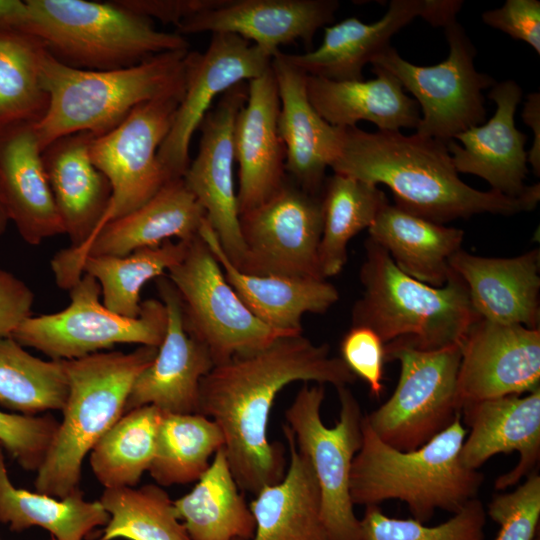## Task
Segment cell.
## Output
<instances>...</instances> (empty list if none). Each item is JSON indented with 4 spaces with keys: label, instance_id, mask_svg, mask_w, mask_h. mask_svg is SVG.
Returning a JSON list of instances; mask_svg holds the SVG:
<instances>
[{
    "label": "cell",
    "instance_id": "8992f818",
    "mask_svg": "<svg viewBox=\"0 0 540 540\" xmlns=\"http://www.w3.org/2000/svg\"><path fill=\"white\" fill-rule=\"evenodd\" d=\"M157 350L140 346L129 353L97 352L63 360L68 396L63 420L37 470L36 492L65 498L79 490L84 458L122 417L135 379Z\"/></svg>",
    "mask_w": 540,
    "mask_h": 540
},
{
    "label": "cell",
    "instance_id": "8fae6325",
    "mask_svg": "<svg viewBox=\"0 0 540 540\" xmlns=\"http://www.w3.org/2000/svg\"><path fill=\"white\" fill-rule=\"evenodd\" d=\"M167 277L179 296L186 331L208 349L214 365L295 335L266 325L246 307L200 234Z\"/></svg>",
    "mask_w": 540,
    "mask_h": 540
},
{
    "label": "cell",
    "instance_id": "44dd1931",
    "mask_svg": "<svg viewBox=\"0 0 540 540\" xmlns=\"http://www.w3.org/2000/svg\"><path fill=\"white\" fill-rule=\"evenodd\" d=\"M461 414L469 428L459 455L466 468L478 470L491 457L516 451L518 463L495 480L496 490L514 486L534 471L540 458V388L524 397L468 403Z\"/></svg>",
    "mask_w": 540,
    "mask_h": 540
},
{
    "label": "cell",
    "instance_id": "603a6c76",
    "mask_svg": "<svg viewBox=\"0 0 540 540\" xmlns=\"http://www.w3.org/2000/svg\"><path fill=\"white\" fill-rule=\"evenodd\" d=\"M488 98L496 111L484 125L455 135L447 143L457 172L483 178L491 190L510 197L523 195L529 186L527 137L515 126V112L522 100V89L514 80L495 83Z\"/></svg>",
    "mask_w": 540,
    "mask_h": 540
},
{
    "label": "cell",
    "instance_id": "f6af8a7d",
    "mask_svg": "<svg viewBox=\"0 0 540 540\" xmlns=\"http://www.w3.org/2000/svg\"><path fill=\"white\" fill-rule=\"evenodd\" d=\"M341 359L350 371L364 380L370 393L379 397L383 390L385 345L380 337L365 326H352L341 344Z\"/></svg>",
    "mask_w": 540,
    "mask_h": 540
},
{
    "label": "cell",
    "instance_id": "5b68a950",
    "mask_svg": "<svg viewBox=\"0 0 540 540\" xmlns=\"http://www.w3.org/2000/svg\"><path fill=\"white\" fill-rule=\"evenodd\" d=\"M364 247L363 293L352 308V326L372 329L384 345L423 351L461 345L480 319L464 281L452 270L445 285L430 286L401 271L369 237Z\"/></svg>",
    "mask_w": 540,
    "mask_h": 540
},
{
    "label": "cell",
    "instance_id": "4dcf8cb0",
    "mask_svg": "<svg viewBox=\"0 0 540 540\" xmlns=\"http://www.w3.org/2000/svg\"><path fill=\"white\" fill-rule=\"evenodd\" d=\"M289 466L281 481L262 488L249 504L255 520L251 540H328L321 518V494L309 459L297 449L284 424Z\"/></svg>",
    "mask_w": 540,
    "mask_h": 540
},
{
    "label": "cell",
    "instance_id": "60d3db41",
    "mask_svg": "<svg viewBox=\"0 0 540 540\" xmlns=\"http://www.w3.org/2000/svg\"><path fill=\"white\" fill-rule=\"evenodd\" d=\"M99 501L109 520L97 540H191L173 501L158 485L105 488Z\"/></svg>",
    "mask_w": 540,
    "mask_h": 540
},
{
    "label": "cell",
    "instance_id": "e575fe53",
    "mask_svg": "<svg viewBox=\"0 0 540 540\" xmlns=\"http://www.w3.org/2000/svg\"><path fill=\"white\" fill-rule=\"evenodd\" d=\"M320 198L323 226L318 261L326 279L343 270L349 241L372 225L388 199L376 184L338 173L326 177Z\"/></svg>",
    "mask_w": 540,
    "mask_h": 540
},
{
    "label": "cell",
    "instance_id": "ba28073f",
    "mask_svg": "<svg viewBox=\"0 0 540 540\" xmlns=\"http://www.w3.org/2000/svg\"><path fill=\"white\" fill-rule=\"evenodd\" d=\"M340 412L335 426L321 419L325 389L304 383L285 411L297 449L310 461L321 494V518L328 540H363L349 482L352 461L362 444L363 414L348 387L337 389Z\"/></svg>",
    "mask_w": 540,
    "mask_h": 540
},
{
    "label": "cell",
    "instance_id": "74e56055",
    "mask_svg": "<svg viewBox=\"0 0 540 540\" xmlns=\"http://www.w3.org/2000/svg\"><path fill=\"white\" fill-rule=\"evenodd\" d=\"M162 411L146 405L125 414L90 451V466L105 488L135 487L154 459Z\"/></svg>",
    "mask_w": 540,
    "mask_h": 540
},
{
    "label": "cell",
    "instance_id": "4316f807",
    "mask_svg": "<svg viewBox=\"0 0 540 540\" xmlns=\"http://www.w3.org/2000/svg\"><path fill=\"white\" fill-rule=\"evenodd\" d=\"M95 137L86 131L69 134L42 151L56 207L72 247L83 245L96 233L111 199L110 183L91 159Z\"/></svg>",
    "mask_w": 540,
    "mask_h": 540
},
{
    "label": "cell",
    "instance_id": "7bdbcfd3",
    "mask_svg": "<svg viewBox=\"0 0 540 540\" xmlns=\"http://www.w3.org/2000/svg\"><path fill=\"white\" fill-rule=\"evenodd\" d=\"M59 422L50 415L29 416L0 411V445L27 471L43 463Z\"/></svg>",
    "mask_w": 540,
    "mask_h": 540
},
{
    "label": "cell",
    "instance_id": "52a82bcc",
    "mask_svg": "<svg viewBox=\"0 0 540 540\" xmlns=\"http://www.w3.org/2000/svg\"><path fill=\"white\" fill-rule=\"evenodd\" d=\"M27 32L39 37L60 63L82 70H114L139 64L157 54L189 50L176 32L155 28L153 21L116 0H27Z\"/></svg>",
    "mask_w": 540,
    "mask_h": 540
},
{
    "label": "cell",
    "instance_id": "ee69618b",
    "mask_svg": "<svg viewBox=\"0 0 540 540\" xmlns=\"http://www.w3.org/2000/svg\"><path fill=\"white\" fill-rule=\"evenodd\" d=\"M487 514L499 524L495 540H533L540 517V476L535 470L513 491L495 495Z\"/></svg>",
    "mask_w": 540,
    "mask_h": 540
},
{
    "label": "cell",
    "instance_id": "cb8c5ba5",
    "mask_svg": "<svg viewBox=\"0 0 540 540\" xmlns=\"http://www.w3.org/2000/svg\"><path fill=\"white\" fill-rule=\"evenodd\" d=\"M280 110L278 132L285 146V171L309 194L320 196L326 169L338 154L341 127L326 122L309 101L307 75L283 52L272 57Z\"/></svg>",
    "mask_w": 540,
    "mask_h": 540
},
{
    "label": "cell",
    "instance_id": "c3c4849f",
    "mask_svg": "<svg viewBox=\"0 0 540 540\" xmlns=\"http://www.w3.org/2000/svg\"><path fill=\"white\" fill-rule=\"evenodd\" d=\"M126 9L175 27L184 19L215 7L223 0H116Z\"/></svg>",
    "mask_w": 540,
    "mask_h": 540
},
{
    "label": "cell",
    "instance_id": "9c48e42d",
    "mask_svg": "<svg viewBox=\"0 0 540 540\" xmlns=\"http://www.w3.org/2000/svg\"><path fill=\"white\" fill-rule=\"evenodd\" d=\"M70 304L63 310L26 318L11 337L53 360H71L116 344L159 347L167 329V309L161 300L142 301L140 315L129 318L100 302L101 288L89 274L68 289Z\"/></svg>",
    "mask_w": 540,
    "mask_h": 540
},
{
    "label": "cell",
    "instance_id": "816d5d0a",
    "mask_svg": "<svg viewBox=\"0 0 540 540\" xmlns=\"http://www.w3.org/2000/svg\"><path fill=\"white\" fill-rule=\"evenodd\" d=\"M463 2L458 0H427V8L422 18L434 27H445L456 20Z\"/></svg>",
    "mask_w": 540,
    "mask_h": 540
},
{
    "label": "cell",
    "instance_id": "484cf974",
    "mask_svg": "<svg viewBox=\"0 0 540 540\" xmlns=\"http://www.w3.org/2000/svg\"><path fill=\"white\" fill-rule=\"evenodd\" d=\"M449 265L466 284L480 318L540 328L538 248L513 258L481 257L460 249Z\"/></svg>",
    "mask_w": 540,
    "mask_h": 540
},
{
    "label": "cell",
    "instance_id": "9a60e30c",
    "mask_svg": "<svg viewBox=\"0 0 540 540\" xmlns=\"http://www.w3.org/2000/svg\"><path fill=\"white\" fill-rule=\"evenodd\" d=\"M271 61L272 57L258 46L230 33L212 34L204 52L188 51L184 94L157 154L169 180L182 178L186 172L192 136L214 100L232 86L263 75Z\"/></svg>",
    "mask_w": 540,
    "mask_h": 540
},
{
    "label": "cell",
    "instance_id": "bcb514c9",
    "mask_svg": "<svg viewBox=\"0 0 540 540\" xmlns=\"http://www.w3.org/2000/svg\"><path fill=\"white\" fill-rule=\"evenodd\" d=\"M487 25L529 44L540 54V1L507 0L501 8L482 13Z\"/></svg>",
    "mask_w": 540,
    "mask_h": 540
},
{
    "label": "cell",
    "instance_id": "7dc6e473",
    "mask_svg": "<svg viewBox=\"0 0 540 540\" xmlns=\"http://www.w3.org/2000/svg\"><path fill=\"white\" fill-rule=\"evenodd\" d=\"M34 293L12 273L0 270V336L11 333L28 317Z\"/></svg>",
    "mask_w": 540,
    "mask_h": 540
},
{
    "label": "cell",
    "instance_id": "ac0fdd59",
    "mask_svg": "<svg viewBox=\"0 0 540 540\" xmlns=\"http://www.w3.org/2000/svg\"><path fill=\"white\" fill-rule=\"evenodd\" d=\"M540 388V328L478 319L461 343L457 401L468 403Z\"/></svg>",
    "mask_w": 540,
    "mask_h": 540
},
{
    "label": "cell",
    "instance_id": "d590c367",
    "mask_svg": "<svg viewBox=\"0 0 540 540\" xmlns=\"http://www.w3.org/2000/svg\"><path fill=\"white\" fill-rule=\"evenodd\" d=\"M45 51L36 35L0 27V130L44 117L49 105L40 71Z\"/></svg>",
    "mask_w": 540,
    "mask_h": 540
},
{
    "label": "cell",
    "instance_id": "681fc988",
    "mask_svg": "<svg viewBox=\"0 0 540 540\" xmlns=\"http://www.w3.org/2000/svg\"><path fill=\"white\" fill-rule=\"evenodd\" d=\"M522 117L526 125L534 133L532 147L527 151V162L531 164L534 173L540 175V93L533 92L527 95L524 103Z\"/></svg>",
    "mask_w": 540,
    "mask_h": 540
},
{
    "label": "cell",
    "instance_id": "1f68e13d",
    "mask_svg": "<svg viewBox=\"0 0 540 540\" xmlns=\"http://www.w3.org/2000/svg\"><path fill=\"white\" fill-rule=\"evenodd\" d=\"M369 238L383 247L395 265L433 287L448 281L449 260L461 249L464 231L446 227L386 203L368 228Z\"/></svg>",
    "mask_w": 540,
    "mask_h": 540
},
{
    "label": "cell",
    "instance_id": "ffe728a7",
    "mask_svg": "<svg viewBox=\"0 0 540 540\" xmlns=\"http://www.w3.org/2000/svg\"><path fill=\"white\" fill-rule=\"evenodd\" d=\"M156 283L167 309V329L154 360L135 379L124 414L146 405L165 413H197L200 382L214 362L208 349L186 331L171 281L163 275Z\"/></svg>",
    "mask_w": 540,
    "mask_h": 540
},
{
    "label": "cell",
    "instance_id": "3957f363",
    "mask_svg": "<svg viewBox=\"0 0 540 540\" xmlns=\"http://www.w3.org/2000/svg\"><path fill=\"white\" fill-rule=\"evenodd\" d=\"M467 434L459 414L423 446L400 451L382 442L363 415L362 444L350 471L353 505L378 506L398 499L421 523L428 522L438 509L458 513L477 498L484 481L481 472L460 461Z\"/></svg>",
    "mask_w": 540,
    "mask_h": 540
},
{
    "label": "cell",
    "instance_id": "ab89813d",
    "mask_svg": "<svg viewBox=\"0 0 540 540\" xmlns=\"http://www.w3.org/2000/svg\"><path fill=\"white\" fill-rule=\"evenodd\" d=\"M68 381L63 360H43L11 336H0V405L35 416L63 410Z\"/></svg>",
    "mask_w": 540,
    "mask_h": 540
},
{
    "label": "cell",
    "instance_id": "5bb4252c",
    "mask_svg": "<svg viewBox=\"0 0 540 540\" xmlns=\"http://www.w3.org/2000/svg\"><path fill=\"white\" fill-rule=\"evenodd\" d=\"M182 97L144 102L113 130L93 139L92 162L106 176L112 190L96 233L109 221L145 204L169 181L157 154Z\"/></svg>",
    "mask_w": 540,
    "mask_h": 540
},
{
    "label": "cell",
    "instance_id": "e0dca14e",
    "mask_svg": "<svg viewBox=\"0 0 540 540\" xmlns=\"http://www.w3.org/2000/svg\"><path fill=\"white\" fill-rule=\"evenodd\" d=\"M247 98V82L232 86L218 98L198 128L201 132L198 153L182 177L236 268L242 263L244 244L233 177V129Z\"/></svg>",
    "mask_w": 540,
    "mask_h": 540
},
{
    "label": "cell",
    "instance_id": "2e32d148",
    "mask_svg": "<svg viewBox=\"0 0 540 540\" xmlns=\"http://www.w3.org/2000/svg\"><path fill=\"white\" fill-rule=\"evenodd\" d=\"M206 213L182 178L169 180L149 201L106 223L78 247L69 246L51 259L57 285L68 290L80 277L89 256H125L154 247L172 237L189 241L199 234Z\"/></svg>",
    "mask_w": 540,
    "mask_h": 540
},
{
    "label": "cell",
    "instance_id": "7c38bea8",
    "mask_svg": "<svg viewBox=\"0 0 540 540\" xmlns=\"http://www.w3.org/2000/svg\"><path fill=\"white\" fill-rule=\"evenodd\" d=\"M444 29L449 55L437 65H414L392 46L371 64L393 74L416 98L423 113L416 133L448 143L455 135L485 121L482 91L496 82L476 70V49L464 28L454 20Z\"/></svg>",
    "mask_w": 540,
    "mask_h": 540
},
{
    "label": "cell",
    "instance_id": "d6986e66",
    "mask_svg": "<svg viewBox=\"0 0 540 540\" xmlns=\"http://www.w3.org/2000/svg\"><path fill=\"white\" fill-rule=\"evenodd\" d=\"M336 0H223L176 26V33L238 35L273 57L281 46L302 42L310 49L320 28L333 22Z\"/></svg>",
    "mask_w": 540,
    "mask_h": 540
},
{
    "label": "cell",
    "instance_id": "db71d44e",
    "mask_svg": "<svg viewBox=\"0 0 540 540\" xmlns=\"http://www.w3.org/2000/svg\"><path fill=\"white\" fill-rule=\"evenodd\" d=\"M51 540H56V539L54 537H52Z\"/></svg>",
    "mask_w": 540,
    "mask_h": 540
},
{
    "label": "cell",
    "instance_id": "836d02e7",
    "mask_svg": "<svg viewBox=\"0 0 540 540\" xmlns=\"http://www.w3.org/2000/svg\"><path fill=\"white\" fill-rule=\"evenodd\" d=\"M109 514L100 501H87L80 490L55 498L15 487L9 479L0 445V523L20 532L32 526L56 540H83L94 528L105 526Z\"/></svg>",
    "mask_w": 540,
    "mask_h": 540
},
{
    "label": "cell",
    "instance_id": "30bf717a",
    "mask_svg": "<svg viewBox=\"0 0 540 540\" xmlns=\"http://www.w3.org/2000/svg\"><path fill=\"white\" fill-rule=\"evenodd\" d=\"M385 360L400 363L397 386L384 404L364 417L382 442L412 451L461 414L456 391L461 345L434 351L385 345Z\"/></svg>",
    "mask_w": 540,
    "mask_h": 540
},
{
    "label": "cell",
    "instance_id": "7402d4cb",
    "mask_svg": "<svg viewBox=\"0 0 540 540\" xmlns=\"http://www.w3.org/2000/svg\"><path fill=\"white\" fill-rule=\"evenodd\" d=\"M247 83L248 98L233 129L239 215L268 200L287 180L285 146L277 125L280 99L272 67Z\"/></svg>",
    "mask_w": 540,
    "mask_h": 540
},
{
    "label": "cell",
    "instance_id": "d6a6232c",
    "mask_svg": "<svg viewBox=\"0 0 540 540\" xmlns=\"http://www.w3.org/2000/svg\"><path fill=\"white\" fill-rule=\"evenodd\" d=\"M194 488L173 501L191 540H251L255 520L232 475L224 447Z\"/></svg>",
    "mask_w": 540,
    "mask_h": 540
},
{
    "label": "cell",
    "instance_id": "83f0119b",
    "mask_svg": "<svg viewBox=\"0 0 540 540\" xmlns=\"http://www.w3.org/2000/svg\"><path fill=\"white\" fill-rule=\"evenodd\" d=\"M427 0H392L378 21L366 24L350 17L324 27L320 46L284 58L307 76L332 81H361L363 68L390 47L392 36L416 17H423Z\"/></svg>",
    "mask_w": 540,
    "mask_h": 540
},
{
    "label": "cell",
    "instance_id": "f1b7e54d",
    "mask_svg": "<svg viewBox=\"0 0 540 540\" xmlns=\"http://www.w3.org/2000/svg\"><path fill=\"white\" fill-rule=\"evenodd\" d=\"M199 234L218 260L226 280L246 307L266 325L301 334L306 313H325L339 299L326 279L257 276L237 269L224 253L207 217Z\"/></svg>",
    "mask_w": 540,
    "mask_h": 540
},
{
    "label": "cell",
    "instance_id": "f35d334b",
    "mask_svg": "<svg viewBox=\"0 0 540 540\" xmlns=\"http://www.w3.org/2000/svg\"><path fill=\"white\" fill-rule=\"evenodd\" d=\"M224 447L220 427L199 414L162 412L149 472L161 486L197 481L212 455Z\"/></svg>",
    "mask_w": 540,
    "mask_h": 540
},
{
    "label": "cell",
    "instance_id": "d4e9b609",
    "mask_svg": "<svg viewBox=\"0 0 540 540\" xmlns=\"http://www.w3.org/2000/svg\"><path fill=\"white\" fill-rule=\"evenodd\" d=\"M0 188L9 220L26 243L65 233L34 123L0 130Z\"/></svg>",
    "mask_w": 540,
    "mask_h": 540
},
{
    "label": "cell",
    "instance_id": "f546056e",
    "mask_svg": "<svg viewBox=\"0 0 540 540\" xmlns=\"http://www.w3.org/2000/svg\"><path fill=\"white\" fill-rule=\"evenodd\" d=\"M372 67L377 77L369 81H332L307 76L310 103L335 127H354L358 121L366 120L378 130L416 129L421 118L418 103L406 95L393 74Z\"/></svg>",
    "mask_w": 540,
    "mask_h": 540
},
{
    "label": "cell",
    "instance_id": "6da1fadb",
    "mask_svg": "<svg viewBox=\"0 0 540 540\" xmlns=\"http://www.w3.org/2000/svg\"><path fill=\"white\" fill-rule=\"evenodd\" d=\"M356 379L341 357L331 356L328 344H315L302 333L282 336L214 365L200 382L197 413L220 427L239 489L255 495L286 472L284 446L267 436L278 393L295 381L339 389Z\"/></svg>",
    "mask_w": 540,
    "mask_h": 540
},
{
    "label": "cell",
    "instance_id": "277c9868",
    "mask_svg": "<svg viewBox=\"0 0 540 540\" xmlns=\"http://www.w3.org/2000/svg\"><path fill=\"white\" fill-rule=\"evenodd\" d=\"M188 51H167L127 68L94 71L66 66L46 49L40 71L49 105L35 124L41 150L77 132L103 135L144 102L183 96Z\"/></svg>",
    "mask_w": 540,
    "mask_h": 540
},
{
    "label": "cell",
    "instance_id": "8d00e7d4",
    "mask_svg": "<svg viewBox=\"0 0 540 540\" xmlns=\"http://www.w3.org/2000/svg\"><path fill=\"white\" fill-rule=\"evenodd\" d=\"M189 241L167 240L125 256H89L82 261L79 271L98 281L107 309L136 318L141 312L143 286L178 264L186 254Z\"/></svg>",
    "mask_w": 540,
    "mask_h": 540
},
{
    "label": "cell",
    "instance_id": "f907efd6",
    "mask_svg": "<svg viewBox=\"0 0 540 540\" xmlns=\"http://www.w3.org/2000/svg\"><path fill=\"white\" fill-rule=\"evenodd\" d=\"M29 10L26 1L0 0V27L27 31Z\"/></svg>",
    "mask_w": 540,
    "mask_h": 540
},
{
    "label": "cell",
    "instance_id": "f5cc1de1",
    "mask_svg": "<svg viewBox=\"0 0 540 540\" xmlns=\"http://www.w3.org/2000/svg\"><path fill=\"white\" fill-rule=\"evenodd\" d=\"M8 222H9V217L7 215V211L4 205L1 188H0V235L5 232Z\"/></svg>",
    "mask_w": 540,
    "mask_h": 540
},
{
    "label": "cell",
    "instance_id": "7a4b0ae2",
    "mask_svg": "<svg viewBox=\"0 0 540 540\" xmlns=\"http://www.w3.org/2000/svg\"><path fill=\"white\" fill-rule=\"evenodd\" d=\"M329 167L334 173L384 184L395 206L439 224L482 213L529 212L540 200L539 183L519 197L472 188L460 179L447 143L417 133L341 127L339 151Z\"/></svg>",
    "mask_w": 540,
    "mask_h": 540
},
{
    "label": "cell",
    "instance_id": "b9f144b4",
    "mask_svg": "<svg viewBox=\"0 0 540 540\" xmlns=\"http://www.w3.org/2000/svg\"><path fill=\"white\" fill-rule=\"evenodd\" d=\"M360 522L363 540H484L486 511L475 498L444 523L426 526L415 519L388 517L371 505Z\"/></svg>",
    "mask_w": 540,
    "mask_h": 540
},
{
    "label": "cell",
    "instance_id": "4fadbf2b",
    "mask_svg": "<svg viewBox=\"0 0 540 540\" xmlns=\"http://www.w3.org/2000/svg\"><path fill=\"white\" fill-rule=\"evenodd\" d=\"M244 244L240 271L257 276H321L318 249L323 212L320 196L286 180L259 206L239 215Z\"/></svg>",
    "mask_w": 540,
    "mask_h": 540
}]
</instances>
